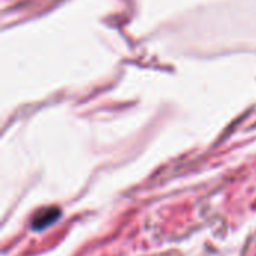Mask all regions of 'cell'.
<instances>
[{"mask_svg": "<svg viewBox=\"0 0 256 256\" xmlns=\"http://www.w3.org/2000/svg\"><path fill=\"white\" fill-rule=\"evenodd\" d=\"M60 216V212L57 208H44L42 212H39L32 224V228L34 231H42L46 226H50L51 224H54Z\"/></svg>", "mask_w": 256, "mask_h": 256, "instance_id": "obj_1", "label": "cell"}]
</instances>
